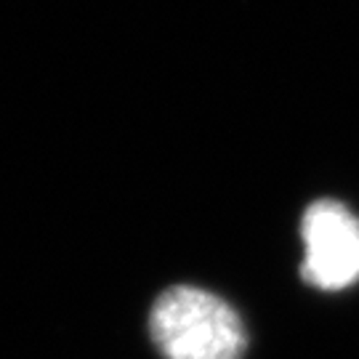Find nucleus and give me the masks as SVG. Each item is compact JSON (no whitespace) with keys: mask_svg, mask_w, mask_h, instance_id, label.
Segmentation results:
<instances>
[{"mask_svg":"<svg viewBox=\"0 0 359 359\" xmlns=\"http://www.w3.org/2000/svg\"><path fill=\"white\" fill-rule=\"evenodd\" d=\"M301 280L320 290L359 283V218L338 200H317L301 218Z\"/></svg>","mask_w":359,"mask_h":359,"instance_id":"nucleus-2","label":"nucleus"},{"mask_svg":"<svg viewBox=\"0 0 359 359\" xmlns=\"http://www.w3.org/2000/svg\"><path fill=\"white\" fill-rule=\"evenodd\" d=\"M147 330L163 359H243L248 351L237 309L197 285H173L157 295Z\"/></svg>","mask_w":359,"mask_h":359,"instance_id":"nucleus-1","label":"nucleus"}]
</instances>
